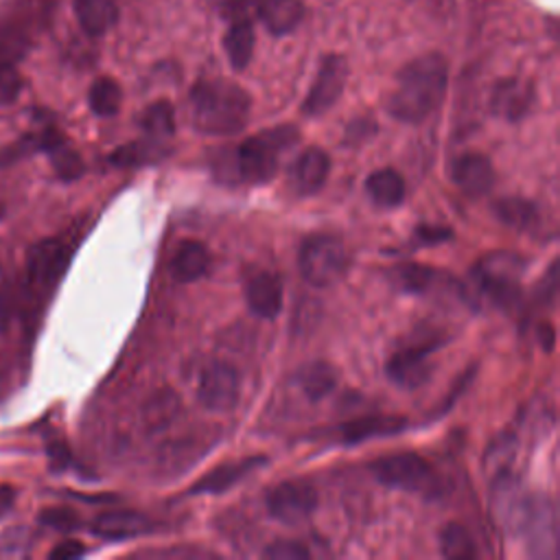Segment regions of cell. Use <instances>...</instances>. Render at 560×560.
<instances>
[{"label": "cell", "mask_w": 560, "mask_h": 560, "mask_svg": "<svg viewBox=\"0 0 560 560\" xmlns=\"http://www.w3.org/2000/svg\"><path fill=\"white\" fill-rule=\"evenodd\" d=\"M300 138L298 127L278 125L246 138L235 151V171L246 184H267L276 177L281 155Z\"/></svg>", "instance_id": "277c9868"}, {"label": "cell", "mask_w": 560, "mask_h": 560, "mask_svg": "<svg viewBox=\"0 0 560 560\" xmlns=\"http://www.w3.org/2000/svg\"><path fill=\"white\" fill-rule=\"evenodd\" d=\"M259 18L272 36H287L304 21V5L300 0H261Z\"/></svg>", "instance_id": "603a6c76"}, {"label": "cell", "mask_w": 560, "mask_h": 560, "mask_svg": "<svg viewBox=\"0 0 560 560\" xmlns=\"http://www.w3.org/2000/svg\"><path fill=\"white\" fill-rule=\"evenodd\" d=\"M140 127L149 140L166 142L175 134V114L169 101H155L140 114Z\"/></svg>", "instance_id": "f546056e"}, {"label": "cell", "mask_w": 560, "mask_h": 560, "mask_svg": "<svg viewBox=\"0 0 560 560\" xmlns=\"http://www.w3.org/2000/svg\"><path fill=\"white\" fill-rule=\"evenodd\" d=\"M493 211L497 220L510 231L527 233L538 224V209L523 198H503L495 204Z\"/></svg>", "instance_id": "83f0119b"}, {"label": "cell", "mask_w": 560, "mask_h": 560, "mask_svg": "<svg viewBox=\"0 0 560 560\" xmlns=\"http://www.w3.org/2000/svg\"><path fill=\"white\" fill-rule=\"evenodd\" d=\"M453 233L445 226H419L416 228V244L421 246H438L443 241H449Z\"/></svg>", "instance_id": "f35d334b"}, {"label": "cell", "mask_w": 560, "mask_h": 560, "mask_svg": "<svg viewBox=\"0 0 560 560\" xmlns=\"http://www.w3.org/2000/svg\"><path fill=\"white\" fill-rule=\"evenodd\" d=\"M265 506L270 517L278 523L298 525L313 517L318 508V490L304 480L281 482L267 493Z\"/></svg>", "instance_id": "ba28073f"}, {"label": "cell", "mask_w": 560, "mask_h": 560, "mask_svg": "<svg viewBox=\"0 0 560 560\" xmlns=\"http://www.w3.org/2000/svg\"><path fill=\"white\" fill-rule=\"evenodd\" d=\"M328 173H331L328 153L320 147H307L291 164L289 184H291L294 194H298L302 198L315 196L322 191V186L328 179Z\"/></svg>", "instance_id": "9a60e30c"}, {"label": "cell", "mask_w": 560, "mask_h": 560, "mask_svg": "<svg viewBox=\"0 0 560 560\" xmlns=\"http://www.w3.org/2000/svg\"><path fill=\"white\" fill-rule=\"evenodd\" d=\"M395 283L399 285V289H403L406 294H416V296H427V294H443L447 289H456L464 296L466 302V294H464V285L456 283V278L447 276L440 270H434L430 265H419V263H403L395 270Z\"/></svg>", "instance_id": "2e32d148"}, {"label": "cell", "mask_w": 560, "mask_h": 560, "mask_svg": "<svg viewBox=\"0 0 560 560\" xmlns=\"http://www.w3.org/2000/svg\"><path fill=\"white\" fill-rule=\"evenodd\" d=\"M75 16L90 38H101L116 27L121 14L114 0H75Z\"/></svg>", "instance_id": "d4e9b609"}, {"label": "cell", "mask_w": 560, "mask_h": 560, "mask_svg": "<svg viewBox=\"0 0 560 560\" xmlns=\"http://www.w3.org/2000/svg\"><path fill=\"white\" fill-rule=\"evenodd\" d=\"M49 453H51V460H55V462H58V466H66V462H69V449H66L64 445H55V447H51V449H49Z\"/></svg>", "instance_id": "ee69618b"}, {"label": "cell", "mask_w": 560, "mask_h": 560, "mask_svg": "<svg viewBox=\"0 0 560 560\" xmlns=\"http://www.w3.org/2000/svg\"><path fill=\"white\" fill-rule=\"evenodd\" d=\"M92 534L103 538V540H127L142 536L153 530V523L129 510H114V512H103L92 521Z\"/></svg>", "instance_id": "d6986e66"}, {"label": "cell", "mask_w": 560, "mask_h": 560, "mask_svg": "<svg viewBox=\"0 0 560 560\" xmlns=\"http://www.w3.org/2000/svg\"><path fill=\"white\" fill-rule=\"evenodd\" d=\"M536 101L534 86L519 77H508L495 84L490 95V112L508 123L523 121Z\"/></svg>", "instance_id": "5bb4252c"}, {"label": "cell", "mask_w": 560, "mask_h": 560, "mask_svg": "<svg viewBox=\"0 0 560 560\" xmlns=\"http://www.w3.org/2000/svg\"><path fill=\"white\" fill-rule=\"evenodd\" d=\"M88 103L97 116H114L121 110L123 90L112 77H99L88 92Z\"/></svg>", "instance_id": "d6a6232c"}, {"label": "cell", "mask_w": 560, "mask_h": 560, "mask_svg": "<svg viewBox=\"0 0 560 560\" xmlns=\"http://www.w3.org/2000/svg\"><path fill=\"white\" fill-rule=\"evenodd\" d=\"M517 536L525 538L530 556H536V558L558 556V519H556V508L547 497H540V495L530 497V506L525 510V517Z\"/></svg>", "instance_id": "52a82bcc"}, {"label": "cell", "mask_w": 560, "mask_h": 560, "mask_svg": "<svg viewBox=\"0 0 560 560\" xmlns=\"http://www.w3.org/2000/svg\"><path fill=\"white\" fill-rule=\"evenodd\" d=\"M408 427L403 416H363L357 421H348L339 427V440L344 445H359L372 438H386L401 434Z\"/></svg>", "instance_id": "ffe728a7"}, {"label": "cell", "mask_w": 560, "mask_h": 560, "mask_svg": "<svg viewBox=\"0 0 560 560\" xmlns=\"http://www.w3.org/2000/svg\"><path fill=\"white\" fill-rule=\"evenodd\" d=\"M23 88V75L14 66H0V105H12L21 97Z\"/></svg>", "instance_id": "8d00e7d4"}, {"label": "cell", "mask_w": 560, "mask_h": 560, "mask_svg": "<svg viewBox=\"0 0 560 560\" xmlns=\"http://www.w3.org/2000/svg\"><path fill=\"white\" fill-rule=\"evenodd\" d=\"M198 397L209 412L224 414L235 410L241 397V377L237 368L226 361H215L204 368Z\"/></svg>", "instance_id": "9c48e42d"}, {"label": "cell", "mask_w": 560, "mask_h": 560, "mask_svg": "<svg viewBox=\"0 0 560 560\" xmlns=\"http://www.w3.org/2000/svg\"><path fill=\"white\" fill-rule=\"evenodd\" d=\"M211 267V254L200 241H182L171 259V276L177 283H196L207 276Z\"/></svg>", "instance_id": "cb8c5ba5"}, {"label": "cell", "mask_w": 560, "mask_h": 560, "mask_svg": "<svg viewBox=\"0 0 560 560\" xmlns=\"http://www.w3.org/2000/svg\"><path fill=\"white\" fill-rule=\"evenodd\" d=\"M298 267L309 285L328 289L348 272L346 246L333 235H313L300 246Z\"/></svg>", "instance_id": "8992f818"}, {"label": "cell", "mask_w": 560, "mask_h": 560, "mask_svg": "<svg viewBox=\"0 0 560 560\" xmlns=\"http://www.w3.org/2000/svg\"><path fill=\"white\" fill-rule=\"evenodd\" d=\"M283 278L274 272H259L246 287V300L252 313L263 320H274L283 311Z\"/></svg>", "instance_id": "e0dca14e"}, {"label": "cell", "mask_w": 560, "mask_h": 560, "mask_svg": "<svg viewBox=\"0 0 560 560\" xmlns=\"http://www.w3.org/2000/svg\"><path fill=\"white\" fill-rule=\"evenodd\" d=\"M179 397L173 390H160L155 393L142 410V421L149 432H162L166 430L179 414Z\"/></svg>", "instance_id": "f1b7e54d"}, {"label": "cell", "mask_w": 560, "mask_h": 560, "mask_svg": "<svg viewBox=\"0 0 560 560\" xmlns=\"http://www.w3.org/2000/svg\"><path fill=\"white\" fill-rule=\"evenodd\" d=\"M263 556L270 560H307L311 558V551L298 540H276L263 551Z\"/></svg>", "instance_id": "74e56055"}, {"label": "cell", "mask_w": 560, "mask_h": 560, "mask_svg": "<svg viewBox=\"0 0 560 560\" xmlns=\"http://www.w3.org/2000/svg\"><path fill=\"white\" fill-rule=\"evenodd\" d=\"M42 147L53 155L51 160H53L60 177L75 179V177H79L84 173V162H82L79 153L73 151L71 147H66L64 138L58 136L55 132H47L42 136Z\"/></svg>", "instance_id": "4dcf8cb0"}, {"label": "cell", "mask_w": 560, "mask_h": 560, "mask_svg": "<svg viewBox=\"0 0 560 560\" xmlns=\"http://www.w3.org/2000/svg\"><path fill=\"white\" fill-rule=\"evenodd\" d=\"M40 523L55 532H75L82 525V519L71 508H49L40 514Z\"/></svg>", "instance_id": "d590c367"}, {"label": "cell", "mask_w": 560, "mask_h": 560, "mask_svg": "<svg viewBox=\"0 0 560 560\" xmlns=\"http://www.w3.org/2000/svg\"><path fill=\"white\" fill-rule=\"evenodd\" d=\"M447 60L440 53L421 55L399 71L386 108L395 121L419 125L440 108L447 95Z\"/></svg>", "instance_id": "6da1fadb"}, {"label": "cell", "mask_w": 560, "mask_h": 560, "mask_svg": "<svg viewBox=\"0 0 560 560\" xmlns=\"http://www.w3.org/2000/svg\"><path fill=\"white\" fill-rule=\"evenodd\" d=\"M525 261L512 252H493L484 257L471 272V287L464 285L466 302L480 300L497 309H512L521 300V278Z\"/></svg>", "instance_id": "3957f363"}, {"label": "cell", "mask_w": 560, "mask_h": 560, "mask_svg": "<svg viewBox=\"0 0 560 560\" xmlns=\"http://www.w3.org/2000/svg\"><path fill=\"white\" fill-rule=\"evenodd\" d=\"M440 551L451 560H473L477 556V545L464 525L447 523L440 532Z\"/></svg>", "instance_id": "1f68e13d"}, {"label": "cell", "mask_w": 560, "mask_h": 560, "mask_svg": "<svg viewBox=\"0 0 560 560\" xmlns=\"http://www.w3.org/2000/svg\"><path fill=\"white\" fill-rule=\"evenodd\" d=\"M86 553V547L79 540H64L60 545H55L49 553L51 560H73Z\"/></svg>", "instance_id": "60d3db41"}, {"label": "cell", "mask_w": 560, "mask_h": 560, "mask_svg": "<svg viewBox=\"0 0 560 560\" xmlns=\"http://www.w3.org/2000/svg\"><path fill=\"white\" fill-rule=\"evenodd\" d=\"M254 5L259 8V0H222L220 10H222V16H224V18L239 21V18H246V14H248Z\"/></svg>", "instance_id": "ab89813d"}, {"label": "cell", "mask_w": 560, "mask_h": 560, "mask_svg": "<svg viewBox=\"0 0 560 560\" xmlns=\"http://www.w3.org/2000/svg\"><path fill=\"white\" fill-rule=\"evenodd\" d=\"M254 45H257V36H254L252 23L248 18L233 21L231 29L224 36V51L235 71H246L250 66L254 55Z\"/></svg>", "instance_id": "4316f807"}, {"label": "cell", "mask_w": 560, "mask_h": 560, "mask_svg": "<svg viewBox=\"0 0 560 560\" xmlns=\"http://www.w3.org/2000/svg\"><path fill=\"white\" fill-rule=\"evenodd\" d=\"M250 95L228 79L200 82L189 95L191 125L207 136L226 138L244 132L250 121Z\"/></svg>", "instance_id": "7a4b0ae2"}, {"label": "cell", "mask_w": 560, "mask_h": 560, "mask_svg": "<svg viewBox=\"0 0 560 560\" xmlns=\"http://www.w3.org/2000/svg\"><path fill=\"white\" fill-rule=\"evenodd\" d=\"M348 62L344 55H326L318 69L313 86L304 99L302 112L307 116L326 114L344 95L348 82Z\"/></svg>", "instance_id": "8fae6325"}, {"label": "cell", "mask_w": 560, "mask_h": 560, "mask_svg": "<svg viewBox=\"0 0 560 560\" xmlns=\"http://www.w3.org/2000/svg\"><path fill=\"white\" fill-rule=\"evenodd\" d=\"M530 497L532 495L523 490L521 482L510 471H501L493 477L490 506L497 523L503 527L506 534L510 536L519 534L525 510L530 506Z\"/></svg>", "instance_id": "7c38bea8"}, {"label": "cell", "mask_w": 560, "mask_h": 560, "mask_svg": "<svg viewBox=\"0 0 560 560\" xmlns=\"http://www.w3.org/2000/svg\"><path fill=\"white\" fill-rule=\"evenodd\" d=\"M160 145L162 142H155V140H149V138L140 140V142H132V145H125L119 151H114L110 155V160L116 166H138V164L155 162V160H162V155L169 153V151H162Z\"/></svg>", "instance_id": "836d02e7"}, {"label": "cell", "mask_w": 560, "mask_h": 560, "mask_svg": "<svg viewBox=\"0 0 560 560\" xmlns=\"http://www.w3.org/2000/svg\"><path fill=\"white\" fill-rule=\"evenodd\" d=\"M365 194L379 209H397L406 202V179L397 169H377L365 179Z\"/></svg>", "instance_id": "44dd1931"}, {"label": "cell", "mask_w": 560, "mask_h": 560, "mask_svg": "<svg viewBox=\"0 0 560 560\" xmlns=\"http://www.w3.org/2000/svg\"><path fill=\"white\" fill-rule=\"evenodd\" d=\"M296 382L304 393V397L318 403L337 388L339 375H337V368L328 361H309L298 370Z\"/></svg>", "instance_id": "484cf974"}, {"label": "cell", "mask_w": 560, "mask_h": 560, "mask_svg": "<svg viewBox=\"0 0 560 560\" xmlns=\"http://www.w3.org/2000/svg\"><path fill=\"white\" fill-rule=\"evenodd\" d=\"M517 456V440L514 436H499L486 453V466L490 469L493 475L501 471H510V464L514 462Z\"/></svg>", "instance_id": "e575fe53"}, {"label": "cell", "mask_w": 560, "mask_h": 560, "mask_svg": "<svg viewBox=\"0 0 560 560\" xmlns=\"http://www.w3.org/2000/svg\"><path fill=\"white\" fill-rule=\"evenodd\" d=\"M436 341L427 339H414L412 344L399 348L386 365L388 379L397 384L403 390H416L427 384L432 375V363L430 354L434 352Z\"/></svg>", "instance_id": "30bf717a"}, {"label": "cell", "mask_w": 560, "mask_h": 560, "mask_svg": "<svg viewBox=\"0 0 560 560\" xmlns=\"http://www.w3.org/2000/svg\"><path fill=\"white\" fill-rule=\"evenodd\" d=\"M538 344L545 352H551L553 346H556V333H553V326L551 324H540L538 326Z\"/></svg>", "instance_id": "b9f144b4"}, {"label": "cell", "mask_w": 560, "mask_h": 560, "mask_svg": "<svg viewBox=\"0 0 560 560\" xmlns=\"http://www.w3.org/2000/svg\"><path fill=\"white\" fill-rule=\"evenodd\" d=\"M451 179L466 198L480 200L493 191L495 166L484 153L466 151L451 162Z\"/></svg>", "instance_id": "4fadbf2b"}, {"label": "cell", "mask_w": 560, "mask_h": 560, "mask_svg": "<svg viewBox=\"0 0 560 560\" xmlns=\"http://www.w3.org/2000/svg\"><path fill=\"white\" fill-rule=\"evenodd\" d=\"M66 259H69L66 246L58 239H47V241H40L38 246H34L29 252V259H27L32 283L38 287L53 285L58 281V276L62 274Z\"/></svg>", "instance_id": "ac0fdd59"}, {"label": "cell", "mask_w": 560, "mask_h": 560, "mask_svg": "<svg viewBox=\"0 0 560 560\" xmlns=\"http://www.w3.org/2000/svg\"><path fill=\"white\" fill-rule=\"evenodd\" d=\"M14 499H16V490L12 486L0 484V517L8 514L12 510Z\"/></svg>", "instance_id": "7bdbcfd3"}, {"label": "cell", "mask_w": 560, "mask_h": 560, "mask_svg": "<svg viewBox=\"0 0 560 560\" xmlns=\"http://www.w3.org/2000/svg\"><path fill=\"white\" fill-rule=\"evenodd\" d=\"M265 458H248L233 464H222L213 469L209 475H204L198 484L191 486V495H220L239 484L244 477H248L254 469L263 466Z\"/></svg>", "instance_id": "7402d4cb"}, {"label": "cell", "mask_w": 560, "mask_h": 560, "mask_svg": "<svg viewBox=\"0 0 560 560\" xmlns=\"http://www.w3.org/2000/svg\"><path fill=\"white\" fill-rule=\"evenodd\" d=\"M8 322H10V309L3 300H0V335H3V331L8 328Z\"/></svg>", "instance_id": "f6af8a7d"}, {"label": "cell", "mask_w": 560, "mask_h": 560, "mask_svg": "<svg viewBox=\"0 0 560 560\" xmlns=\"http://www.w3.org/2000/svg\"><path fill=\"white\" fill-rule=\"evenodd\" d=\"M370 473L384 486L406 493L438 497L443 493L440 477L434 466L419 453H393L370 464Z\"/></svg>", "instance_id": "5b68a950"}]
</instances>
